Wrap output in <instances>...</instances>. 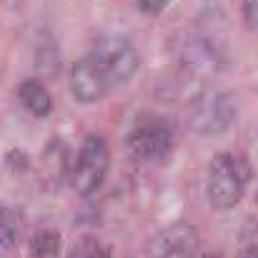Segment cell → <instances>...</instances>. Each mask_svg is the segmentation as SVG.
Instances as JSON below:
<instances>
[{
	"mask_svg": "<svg viewBox=\"0 0 258 258\" xmlns=\"http://www.w3.org/2000/svg\"><path fill=\"white\" fill-rule=\"evenodd\" d=\"M66 258H110V254L103 251L95 239L86 237L75 244Z\"/></svg>",
	"mask_w": 258,
	"mask_h": 258,
	"instance_id": "obj_13",
	"label": "cell"
},
{
	"mask_svg": "<svg viewBox=\"0 0 258 258\" xmlns=\"http://www.w3.org/2000/svg\"><path fill=\"white\" fill-rule=\"evenodd\" d=\"M234 258H258V244H251L241 249Z\"/></svg>",
	"mask_w": 258,
	"mask_h": 258,
	"instance_id": "obj_18",
	"label": "cell"
},
{
	"mask_svg": "<svg viewBox=\"0 0 258 258\" xmlns=\"http://www.w3.org/2000/svg\"><path fill=\"white\" fill-rule=\"evenodd\" d=\"M174 0H139V9L146 15L156 17L161 14Z\"/></svg>",
	"mask_w": 258,
	"mask_h": 258,
	"instance_id": "obj_16",
	"label": "cell"
},
{
	"mask_svg": "<svg viewBox=\"0 0 258 258\" xmlns=\"http://www.w3.org/2000/svg\"><path fill=\"white\" fill-rule=\"evenodd\" d=\"M4 163L8 170L12 171V173H23L29 166V159L22 150L13 149L7 153Z\"/></svg>",
	"mask_w": 258,
	"mask_h": 258,
	"instance_id": "obj_15",
	"label": "cell"
},
{
	"mask_svg": "<svg viewBox=\"0 0 258 258\" xmlns=\"http://www.w3.org/2000/svg\"><path fill=\"white\" fill-rule=\"evenodd\" d=\"M242 12L244 19L251 27H258V0H243Z\"/></svg>",
	"mask_w": 258,
	"mask_h": 258,
	"instance_id": "obj_17",
	"label": "cell"
},
{
	"mask_svg": "<svg viewBox=\"0 0 258 258\" xmlns=\"http://www.w3.org/2000/svg\"><path fill=\"white\" fill-rule=\"evenodd\" d=\"M180 59L196 68H212L217 60L216 52L207 39L197 35H188L180 43Z\"/></svg>",
	"mask_w": 258,
	"mask_h": 258,
	"instance_id": "obj_10",
	"label": "cell"
},
{
	"mask_svg": "<svg viewBox=\"0 0 258 258\" xmlns=\"http://www.w3.org/2000/svg\"><path fill=\"white\" fill-rule=\"evenodd\" d=\"M15 243V218L10 209L2 211V249L5 252Z\"/></svg>",
	"mask_w": 258,
	"mask_h": 258,
	"instance_id": "obj_14",
	"label": "cell"
},
{
	"mask_svg": "<svg viewBox=\"0 0 258 258\" xmlns=\"http://www.w3.org/2000/svg\"><path fill=\"white\" fill-rule=\"evenodd\" d=\"M67 148L59 139L50 140L43 149L40 158L39 180L43 188L55 191L62 185L67 173Z\"/></svg>",
	"mask_w": 258,
	"mask_h": 258,
	"instance_id": "obj_8",
	"label": "cell"
},
{
	"mask_svg": "<svg viewBox=\"0 0 258 258\" xmlns=\"http://www.w3.org/2000/svg\"><path fill=\"white\" fill-rule=\"evenodd\" d=\"M236 115L234 100L229 93L208 91L191 101L188 126L199 136H218L232 127Z\"/></svg>",
	"mask_w": 258,
	"mask_h": 258,
	"instance_id": "obj_4",
	"label": "cell"
},
{
	"mask_svg": "<svg viewBox=\"0 0 258 258\" xmlns=\"http://www.w3.org/2000/svg\"><path fill=\"white\" fill-rule=\"evenodd\" d=\"M247 171L229 153H217L209 164L206 193L217 211H229L244 197Z\"/></svg>",
	"mask_w": 258,
	"mask_h": 258,
	"instance_id": "obj_3",
	"label": "cell"
},
{
	"mask_svg": "<svg viewBox=\"0 0 258 258\" xmlns=\"http://www.w3.org/2000/svg\"><path fill=\"white\" fill-rule=\"evenodd\" d=\"M35 67L37 72L42 77H54L59 72L60 55L58 48L52 42H47L39 44L35 54Z\"/></svg>",
	"mask_w": 258,
	"mask_h": 258,
	"instance_id": "obj_12",
	"label": "cell"
},
{
	"mask_svg": "<svg viewBox=\"0 0 258 258\" xmlns=\"http://www.w3.org/2000/svg\"><path fill=\"white\" fill-rule=\"evenodd\" d=\"M110 150L101 136L91 134L82 141L72 173V186L80 197H90L103 185L110 169Z\"/></svg>",
	"mask_w": 258,
	"mask_h": 258,
	"instance_id": "obj_5",
	"label": "cell"
},
{
	"mask_svg": "<svg viewBox=\"0 0 258 258\" xmlns=\"http://www.w3.org/2000/svg\"><path fill=\"white\" fill-rule=\"evenodd\" d=\"M18 97L25 108L37 118H45L52 112V97L37 80L27 78L18 88Z\"/></svg>",
	"mask_w": 258,
	"mask_h": 258,
	"instance_id": "obj_9",
	"label": "cell"
},
{
	"mask_svg": "<svg viewBox=\"0 0 258 258\" xmlns=\"http://www.w3.org/2000/svg\"><path fill=\"white\" fill-rule=\"evenodd\" d=\"M62 243V236L55 229L38 231L28 243L29 256L32 258H58Z\"/></svg>",
	"mask_w": 258,
	"mask_h": 258,
	"instance_id": "obj_11",
	"label": "cell"
},
{
	"mask_svg": "<svg viewBox=\"0 0 258 258\" xmlns=\"http://www.w3.org/2000/svg\"><path fill=\"white\" fill-rule=\"evenodd\" d=\"M175 131L168 118L148 113L134 121L122 140L126 158L135 165H153L168 158Z\"/></svg>",
	"mask_w": 258,
	"mask_h": 258,
	"instance_id": "obj_1",
	"label": "cell"
},
{
	"mask_svg": "<svg viewBox=\"0 0 258 258\" xmlns=\"http://www.w3.org/2000/svg\"><path fill=\"white\" fill-rule=\"evenodd\" d=\"M70 87L75 100L86 105L98 102L111 91L85 55L73 63Z\"/></svg>",
	"mask_w": 258,
	"mask_h": 258,
	"instance_id": "obj_7",
	"label": "cell"
},
{
	"mask_svg": "<svg viewBox=\"0 0 258 258\" xmlns=\"http://www.w3.org/2000/svg\"><path fill=\"white\" fill-rule=\"evenodd\" d=\"M199 246L196 227L179 221L160 229L145 244L146 258H193Z\"/></svg>",
	"mask_w": 258,
	"mask_h": 258,
	"instance_id": "obj_6",
	"label": "cell"
},
{
	"mask_svg": "<svg viewBox=\"0 0 258 258\" xmlns=\"http://www.w3.org/2000/svg\"><path fill=\"white\" fill-rule=\"evenodd\" d=\"M85 57L110 90L130 82L141 64L140 55L130 40L116 34L103 35L95 40Z\"/></svg>",
	"mask_w": 258,
	"mask_h": 258,
	"instance_id": "obj_2",
	"label": "cell"
}]
</instances>
